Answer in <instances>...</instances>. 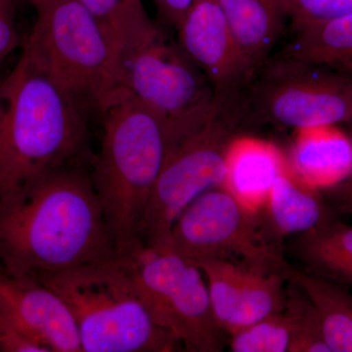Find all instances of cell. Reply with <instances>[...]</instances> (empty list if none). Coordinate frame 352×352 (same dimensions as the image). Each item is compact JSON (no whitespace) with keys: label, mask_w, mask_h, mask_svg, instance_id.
Masks as SVG:
<instances>
[{"label":"cell","mask_w":352,"mask_h":352,"mask_svg":"<svg viewBox=\"0 0 352 352\" xmlns=\"http://www.w3.org/2000/svg\"><path fill=\"white\" fill-rule=\"evenodd\" d=\"M254 71L271 56L286 25L280 0H217Z\"/></svg>","instance_id":"obj_15"},{"label":"cell","mask_w":352,"mask_h":352,"mask_svg":"<svg viewBox=\"0 0 352 352\" xmlns=\"http://www.w3.org/2000/svg\"><path fill=\"white\" fill-rule=\"evenodd\" d=\"M0 314L48 352H82L68 305L45 285L0 274Z\"/></svg>","instance_id":"obj_12"},{"label":"cell","mask_w":352,"mask_h":352,"mask_svg":"<svg viewBox=\"0 0 352 352\" xmlns=\"http://www.w3.org/2000/svg\"><path fill=\"white\" fill-rule=\"evenodd\" d=\"M18 1L0 0V64L22 44L16 25Z\"/></svg>","instance_id":"obj_26"},{"label":"cell","mask_w":352,"mask_h":352,"mask_svg":"<svg viewBox=\"0 0 352 352\" xmlns=\"http://www.w3.org/2000/svg\"><path fill=\"white\" fill-rule=\"evenodd\" d=\"M333 190L338 207L344 212L352 214V176Z\"/></svg>","instance_id":"obj_29"},{"label":"cell","mask_w":352,"mask_h":352,"mask_svg":"<svg viewBox=\"0 0 352 352\" xmlns=\"http://www.w3.org/2000/svg\"><path fill=\"white\" fill-rule=\"evenodd\" d=\"M288 281L300 286L314 305L331 352H352V296L337 284L292 268Z\"/></svg>","instance_id":"obj_18"},{"label":"cell","mask_w":352,"mask_h":352,"mask_svg":"<svg viewBox=\"0 0 352 352\" xmlns=\"http://www.w3.org/2000/svg\"><path fill=\"white\" fill-rule=\"evenodd\" d=\"M288 170L287 157L274 143L254 136H234L226 150L221 188L248 212L259 214L277 178Z\"/></svg>","instance_id":"obj_13"},{"label":"cell","mask_w":352,"mask_h":352,"mask_svg":"<svg viewBox=\"0 0 352 352\" xmlns=\"http://www.w3.org/2000/svg\"><path fill=\"white\" fill-rule=\"evenodd\" d=\"M112 34L120 55L122 51L156 36L161 31L150 20L142 0H80Z\"/></svg>","instance_id":"obj_20"},{"label":"cell","mask_w":352,"mask_h":352,"mask_svg":"<svg viewBox=\"0 0 352 352\" xmlns=\"http://www.w3.org/2000/svg\"><path fill=\"white\" fill-rule=\"evenodd\" d=\"M120 258L154 320L185 351H223L228 333L215 318L205 276L193 261L145 245Z\"/></svg>","instance_id":"obj_7"},{"label":"cell","mask_w":352,"mask_h":352,"mask_svg":"<svg viewBox=\"0 0 352 352\" xmlns=\"http://www.w3.org/2000/svg\"><path fill=\"white\" fill-rule=\"evenodd\" d=\"M176 32L177 43L207 76L219 103L240 106L256 72L217 0H195Z\"/></svg>","instance_id":"obj_11"},{"label":"cell","mask_w":352,"mask_h":352,"mask_svg":"<svg viewBox=\"0 0 352 352\" xmlns=\"http://www.w3.org/2000/svg\"><path fill=\"white\" fill-rule=\"evenodd\" d=\"M243 116L300 129L352 122V76L280 56L258 69L241 98Z\"/></svg>","instance_id":"obj_9"},{"label":"cell","mask_w":352,"mask_h":352,"mask_svg":"<svg viewBox=\"0 0 352 352\" xmlns=\"http://www.w3.org/2000/svg\"><path fill=\"white\" fill-rule=\"evenodd\" d=\"M99 118L100 149L90 173L118 256L142 247L139 230L168 151L163 122L122 87Z\"/></svg>","instance_id":"obj_3"},{"label":"cell","mask_w":352,"mask_h":352,"mask_svg":"<svg viewBox=\"0 0 352 352\" xmlns=\"http://www.w3.org/2000/svg\"><path fill=\"white\" fill-rule=\"evenodd\" d=\"M43 285L68 305L82 352H171L182 347L154 320L119 256L78 266Z\"/></svg>","instance_id":"obj_5"},{"label":"cell","mask_w":352,"mask_h":352,"mask_svg":"<svg viewBox=\"0 0 352 352\" xmlns=\"http://www.w3.org/2000/svg\"><path fill=\"white\" fill-rule=\"evenodd\" d=\"M289 282L280 273H265L245 270L237 312L228 330V336L270 315L283 311L288 302L285 283Z\"/></svg>","instance_id":"obj_21"},{"label":"cell","mask_w":352,"mask_h":352,"mask_svg":"<svg viewBox=\"0 0 352 352\" xmlns=\"http://www.w3.org/2000/svg\"><path fill=\"white\" fill-rule=\"evenodd\" d=\"M300 295L296 291L298 314V327L289 352H331L324 338L320 321L314 305L300 287Z\"/></svg>","instance_id":"obj_25"},{"label":"cell","mask_w":352,"mask_h":352,"mask_svg":"<svg viewBox=\"0 0 352 352\" xmlns=\"http://www.w3.org/2000/svg\"><path fill=\"white\" fill-rule=\"evenodd\" d=\"M0 351L48 352L45 347L20 330L15 324L0 314Z\"/></svg>","instance_id":"obj_27"},{"label":"cell","mask_w":352,"mask_h":352,"mask_svg":"<svg viewBox=\"0 0 352 352\" xmlns=\"http://www.w3.org/2000/svg\"><path fill=\"white\" fill-rule=\"evenodd\" d=\"M292 29L327 22L352 13V0H280Z\"/></svg>","instance_id":"obj_24"},{"label":"cell","mask_w":352,"mask_h":352,"mask_svg":"<svg viewBox=\"0 0 352 352\" xmlns=\"http://www.w3.org/2000/svg\"><path fill=\"white\" fill-rule=\"evenodd\" d=\"M2 64H0V68H1Z\"/></svg>","instance_id":"obj_30"},{"label":"cell","mask_w":352,"mask_h":352,"mask_svg":"<svg viewBox=\"0 0 352 352\" xmlns=\"http://www.w3.org/2000/svg\"><path fill=\"white\" fill-rule=\"evenodd\" d=\"M314 191L289 175H280L271 189L265 210L275 235L302 234L327 221L325 206Z\"/></svg>","instance_id":"obj_19"},{"label":"cell","mask_w":352,"mask_h":352,"mask_svg":"<svg viewBox=\"0 0 352 352\" xmlns=\"http://www.w3.org/2000/svg\"><path fill=\"white\" fill-rule=\"evenodd\" d=\"M195 0H152L160 20L176 31Z\"/></svg>","instance_id":"obj_28"},{"label":"cell","mask_w":352,"mask_h":352,"mask_svg":"<svg viewBox=\"0 0 352 352\" xmlns=\"http://www.w3.org/2000/svg\"><path fill=\"white\" fill-rule=\"evenodd\" d=\"M298 321V303L293 291L288 294L283 311L233 333L229 347L233 352H289Z\"/></svg>","instance_id":"obj_22"},{"label":"cell","mask_w":352,"mask_h":352,"mask_svg":"<svg viewBox=\"0 0 352 352\" xmlns=\"http://www.w3.org/2000/svg\"><path fill=\"white\" fill-rule=\"evenodd\" d=\"M88 113L20 54L0 82V201L47 171L91 161Z\"/></svg>","instance_id":"obj_2"},{"label":"cell","mask_w":352,"mask_h":352,"mask_svg":"<svg viewBox=\"0 0 352 352\" xmlns=\"http://www.w3.org/2000/svg\"><path fill=\"white\" fill-rule=\"evenodd\" d=\"M293 32L280 56L352 76V13Z\"/></svg>","instance_id":"obj_16"},{"label":"cell","mask_w":352,"mask_h":352,"mask_svg":"<svg viewBox=\"0 0 352 352\" xmlns=\"http://www.w3.org/2000/svg\"><path fill=\"white\" fill-rule=\"evenodd\" d=\"M193 263L205 276L215 318L228 333L237 312L247 268L220 258L200 259Z\"/></svg>","instance_id":"obj_23"},{"label":"cell","mask_w":352,"mask_h":352,"mask_svg":"<svg viewBox=\"0 0 352 352\" xmlns=\"http://www.w3.org/2000/svg\"><path fill=\"white\" fill-rule=\"evenodd\" d=\"M36 13L21 55L48 74L90 115L122 85L112 34L80 0H29Z\"/></svg>","instance_id":"obj_4"},{"label":"cell","mask_w":352,"mask_h":352,"mask_svg":"<svg viewBox=\"0 0 352 352\" xmlns=\"http://www.w3.org/2000/svg\"><path fill=\"white\" fill-rule=\"evenodd\" d=\"M287 162L289 175L303 186L335 188L352 176V139L338 126L296 129Z\"/></svg>","instance_id":"obj_14"},{"label":"cell","mask_w":352,"mask_h":352,"mask_svg":"<svg viewBox=\"0 0 352 352\" xmlns=\"http://www.w3.org/2000/svg\"><path fill=\"white\" fill-rule=\"evenodd\" d=\"M122 85L166 127L168 150L212 119L220 107L214 87L163 29L120 53Z\"/></svg>","instance_id":"obj_6"},{"label":"cell","mask_w":352,"mask_h":352,"mask_svg":"<svg viewBox=\"0 0 352 352\" xmlns=\"http://www.w3.org/2000/svg\"><path fill=\"white\" fill-rule=\"evenodd\" d=\"M294 248L316 276L352 286V226L328 219L300 234Z\"/></svg>","instance_id":"obj_17"},{"label":"cell","mask_w":352,"mask_h":352,"mask_svg":"<svg viewBox=\"0 0 352 352\" xmlns=\"http://www.w3.org/2000/svg\"><path fill=\"white\" fill-rule=\"evenodd\" d=\"M243 120L239 106L220 104L205 126L168 150L139 230L141 244L166 249L183 210L222 186L227 147Z\"/></svg>","instance_id":"obj_8"},{"label":"cell","mask_w":352,"mask_h":352,"mask_svg":"<svg viewBox=\"0 0 352 352\" xmlns=\"http://www.w3.org/2000/svg\"><path fill=\"white\" fill-rule=\"evenodd\" d=\"M115 256L90 161L47 171L0 201V274L43 284Z\"/></svg>","instance_id":"obj_1"},{"label":"cell","mask_w":352,"mask_h":352,"mask_svg":"<svg viewBox=\"0 0 352 352\" xmlns=\"http://www.w3.org/2000/svg\"><path fill=\"white\" fill-rule=\"evenodd\" d=\"M223 188L206 192L183 210L171 228L166 250L191 261L220 258L288 279L287 263L270 231Z\"/></svg>","instance_id":"obj_10"},{"label":"cell","mask_w":352,"mask_h":352,"mask_svg":"<svg viewBox=\"0 0 352 352\" xmlns=\"http://www.w3.org/2000/svg\"><path fill=\"white\" fill-rule=\"evenodd\" d=\"M351 139H352V138H351Z\"/></svg>","instance_id":"obj_31"}]
</instances>
